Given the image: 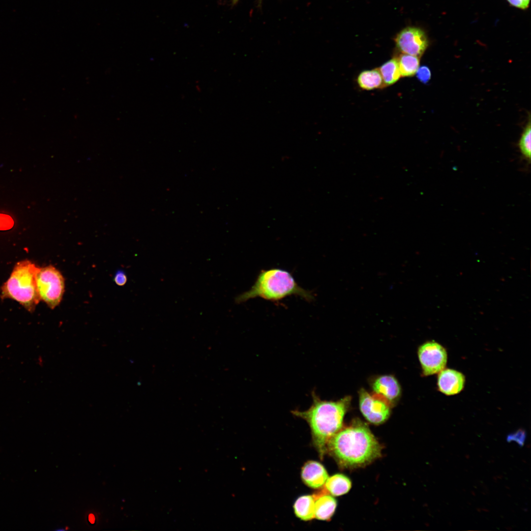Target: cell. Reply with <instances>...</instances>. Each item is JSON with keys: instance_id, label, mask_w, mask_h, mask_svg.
I'll use <instances>...</instances> for the list:
<instances>
[{"instance_id": "1", "label": "cell", "mask_w": 531, "mask_h": 531, "mask_svg": "<svg viewBox=\"0 0 531 531\" xmlns=\"http://www.w3.org/2000/svg\"><path fill=\"white\" fill-rule=\"evenodd\" d=\"M382 447L368 427L359 421L341 429L328 442L326 452L339 466L352 468L370 463L381 455Z\"/></svg>"}, {"instance_id": "2", "label": "cell", "mask_w": 531, "mask_h": 531, "mask_svg": "<svg viewBox=\"0 0 531 531\" xmlns=\"http://www.w3.org/2000/svg\"><path fill=\"white\" fill-rule=\"evenodd\" d=\"M312 403L307 410H295L292 413L308 423L313 444L322 459L326 452L328 442L342 428L350 397L337 401L322 400L314 391L312 392Z\"/></svg>"}, {"instance_id": "3", "label": "cell", "mask_w": 531, "mask_h": 531, "mask_svg": "<svg viewBox=\"0 0 531 531\" xmlns=\"http://www.w3.org/2000/svg\"><path fill=\"white\" fill-rule=\"evenodd\" d=\"M292 295H297L310 302L315 298L312 292L299 286L293 275L288 270L279 268L262 270L250 290L237 296L236 303H241L256 297L276 302Z\"/></svg>"}, {"instance_id": "4", "label": "cell", "mask_w": 531, "mask_h": 531, "mask_svg": "<svg viewBox=\"0 0 531 531\" xmlns=\"http://www.w3.org/2000/svg\"><path fill=\"white\" fill-rule=\"evenodd\" d=\"M40 267L30 260L17 262L1 287L0 297L14 300L32 313L40 301L36 277Z\"/></svg>"}, {"instance_id": "5", "label": "cell", "mask_w": 531, "mask_h": 531, "mask_svg": "<svg viewBox=\"0 0 531 531\" xmlns=\"http://www.w3.org/2000/svg\"><path fill=\"white\" fill-rule=\"evenodd\" d=\"M36 286L40 300L51 309L60 303L64 292V279L61 272L52 265L40 267Z\"/></svg>"}, {"instance_id": "6", "label": "cell", "mask_w": 531, "mask_h": 531, "mask_svg": "<svg viewBox=\"0 0 531 531\" xmlns=\"http://www.w3.org/2000/svg\"><path fill=\"white\" fill-rule=\"evenodd\" d=\"M418 355L425 376L439 373L444 369L447 363V354L445 349L434 341L421 345L418 350Z\"/></svg>"}, {"instance_id": "7", "label": "cell", "mask_w": 531, "mask_h": 531, "mask_svg": "<svg viewBox=\"0 0 531 531\" xmlns=\"http://www.w3.org/2000/svg\"><path fill=\"white\" fill-rule=\"evenodd\" d=\"M389 402L377 394H370L364 389L359 391L360 411L369 422L380 424L388 418L390 413Z\"/></svg>"}, {"instance_id": "8", "label": "cell", "mask_w": 531, "mask_h": 531, "mask_svg": "<svg viewBox=\"0 0 531 531\" xmlns=\"http://www.w3.org/2000/svg\"><path fill=\"white\" fill-rule=\"evenodd\" d=\"M396 47L402 53L420 58L428 46L424 32L415 27L402 30L395 38Z\"/></svg>"}, {"instance_id": "9", "label": "cell", "mask_w": 531, "mask_h": 531, "mask_svg": "<svg viewBox=\"0 0 531 531\" xmlns=\"http://www.w3.org/2000/svg\"><path fill=\"white\" fill-rule=\"evenodd\" d=\"M465 376L460 372L452 369H443L439 373L437 385L439 390L450 396L460 393L464 388Z\"/></svg>"}, {"instance_id": "10", "label": "cell", "mask_w": 531, "mask_h": 531, "mask_svg": "<svg viewBox=\"0 0 531 531\" xmlns=\"http://www.w3.org/2000/svg\"><path fill=\"white\" fill-rule=\"evenodd\" d=\"M328 476L324 467L317 461L307 462L301 469V476L303 482L311 488L322 487L327 479Z\"/></svg>"}, {"instance_id": "11", "label": "cell", "mask_w": 531, "mask_h": 531, "mask_svg": "<svg viewBox=\"0 0 531 531\" xmlns=\"http://www.w3.org/2000/svg\"><path fill=\"white\" fill-rule=\"evenodd\" d=\"M312 496L315 500V518L321 520H329L336 508L335 499L328 494L325 488Z\"/></svg>"}, {"instance_id": "12", "label": "cell", "mask_w": 531, "mask_h": 531, "mask_svg": "<svg viewBox=\"0 0 531 531\" xmlns=\"http://www.w3.org/2000/svg\"><path fill=\"white\" fill-rule=\"evenodd\" d=\"M375 393L381 395L389 403L395 401L400 394V385L392 376L384 375L378 378L373 384Z\"/></svg>"}, {"instance_id": "13", "label": "cell", "mask_w": 531, "mask_h": 531, "mask_svg": "<svg viewBox=\"0 0 531 531\" xmlns=\"http://www.w3.org/2000/svg\"><path fill=\"white\" fill-rule=\"evenodd\" d=\"M294 509L295 515L301 520L309 521L315 518V500L312 495H304L295 502Z\"/></svg>"}, {"instance_id": "14", "label": "cell", "mask_w": 531, "mask_h": 531, "mask_svg": "<svg viewBox=\"0 0 531 531\" xmlns=\"http://www.w3.org/2000/svg\"><path fill=\"white\" fill-rule=\"evenodd\" d=\"M357 82L361 88L367 90L384 86L382 75L378 68L362 71L357 77Z\"/></svg>"}, {"instance_id": "15", "label": "cell", "mask_w": 531, "mask_h": 531, "mask_svg": "<svg viewBox=\"0 0 531 531\" xmlns=\"http://www.w3.org/2000/svg\"><path fill=\"white\" fill-rule=\"evenodd\" d=\"M324 484V488L327 492L335 496L347 493L352 485L350 479L342 474H336L328 477Z\"/></svg>"}, {"instance_id": "16", "label": "cell", "mask_w": 531, "mask_h": 531, "mask_svg": "<svg viewBox=\"0 0 531 531\" xmlns=\"http://www.w3.org/2000/svg\"><path fill=\"white\" fill-rule=\"evenodd\" d=\"M379 70L382 75L384 86L393 85L401 76L396 58L391 59L384 63L379 68Z\"/></svg>"}, {"instance_id": "17", "label": "cell", "mask_w": 531, "mask_h": 531, "mask_svg": "<svg viewBox=\"0 0 531 531\" xmlns=\"http://www.w3.org/2000/svg\"><path fill=\"white\" fill-rule=\"evenodd\" d=\"M402 77H411L415 75L419 67V58L402 54L396 58Z\"/></svg>"}, {"instance_id": "18", "label": "cell", "mask_w": 531, "mask_h": 531, "mask_svg": "<svg viewBox=\"0 0 531 531\" xmlns=\"http://www.w3.org/2000/svg\"><path fill=\"white\" fill-rule=\"evenodd\" d=\"M531 122L529 121L524 129L518 145L523 156L529 162L531 157Z\"/></svg>"}, {"instance_id": "19", "label": "cell", "mask_w": 531, "mask_h": 531, "mask_svg": "<svg viewBox=\"0 0 531 531\" xmlns=\"http://www.w3.org/2000/svg\"><path fill=\"white\" fill-rule=\"evenodd\" d=\"M526 432L523 429H518L516 432L507 435L506 441L508 442H515L520 446L524 445L526 439Z\"/></svg>"}, {"instance_id": "20", "label": "cell", "mask_w": 531, "mask_h": 531, "mask_svg": "<svg viewBox=\"0 0 531 531\" xmlns=\"http://www.w3.org/2000/svg\"><path fill=\"white\" fill-rule=\"evenodd\" d=\"M416 74L418 80L424 83L428 82L431 78L430 70L427 66L419 67Z\"/></svg>"}, {"instance_id": "21", "label": "cell", "mask_w": 531, "mask_h": 531, "mask_svg": "<svg viewBox=\"0 0 531 531\" xmlns=\"http://www.w3.org/2000/svg\"><path fill=\"white\" fill-rule=\"evenodd\" d=\"M13 225V221L10 216L3 214H0V230H7Z\"/></svg>"}, {"instance_id": "22", "label": "cell", "mask_w": 531, "mask_h": 531, "mask_svg": "<svg viewBox=\"0 0 531 531\" xmlns=\"http://www.w3.org/2000/svg\"><path fill=\"white\" fill-rule=\"evenodd\" d=\"M127 278L126 273L122 270H118L115 274L114 281L118 286H122L127 282Z\"/></svg>"}, {"instance_id": "23", "label": "cell", "mask_w": 531, "mask_h": 531, "mask_svg": "<svg viewBox=\"0 0 531 531\" xmlns=\"http://www.w3.org/2000/svg\"><path fill=\"white\" fill-rule=\"evenodd\" d=\"M513 6L521 8H527L529 4L530 0H507Z\"/></svg>"}, {"instance_id": "24", "label": "cell", "mask_w": 531, "mask_h": 531, "mask_svg": "<svg viewBox=\"0 0 531 531\" xmlns=\"http://www.w3.org/2000/svg\"><path fill=\"white\" fill-rule=\"evenodd\" d=\"M239 0H232V3L231 4H232V5H235L236 4ZM259 0V3H261V2L262 1V0Z\"/></svg>"}, {"instance_id": "25", "label": "cell", "mask_w": 531, "mask_h": 531, "mask_svg": "<svg viewBox=\"0 0 531 531\" xmlns=\"http://www.w3.org/2000/svg\"><path fill=\"white\" fill-rule=\"evenodd\" d=\"M88 519H89V521H90V522H91V523H93V522H94L95 521V517H94V516H93V515H92V514H91V515H89Z\"/></svg>"}]
</instances>
